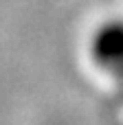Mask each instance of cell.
<instances>
[{
    "mask_svg": "<svg viewBox=\"0 0 123 125\" xmlns=\"http://www.w3.org/2000/svg\"><path fill=\"white\" fill-rule=\"evenodd\" d=\"M88 53L103 75L123 81V18H108L95 26Z\"/></svg>",
    "mask_w": 123,
    "mask_h": 125,
    "instance_id": "obj_1",
    "label": "cell"
}]
</instances>
